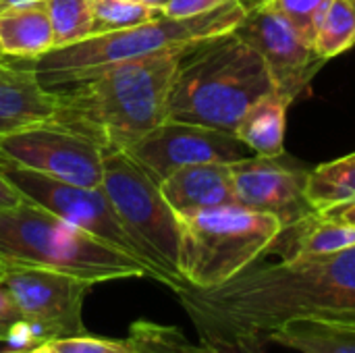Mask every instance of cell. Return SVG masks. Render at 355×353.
<instances>
[{
  "label": "cell",
  "instance_id": "6da1fadb",
  "mask_svg": "<svg viewBox=\"0 0 355 353\" xmlns=\"http://www.w3.org/2000/svg\"><path fill=\"white\" fill-rule=\"evenodd\" d=\"M200 341L266 337L300 318H355V246L337 254L248 266L231 281L175 291Z\"/></svg>",
  "mask_w": 355,
  "mask_h": 353
},
{
  "label": "cell",
  "instance_id": "7a4b0ae2",
  "mask_svg": "<svg viewBox=\"0 0 355 353\" xmlns=\"http://www.w3.org/2000/svg\"><path fill=\"white\" fill-rule=\"evenodd\" d=\"M183 54L168 50L121 62L52 92L50 123L87 137L104 154L127 152L168 119V96Z\"/></svg>",
  "mask_w": 355,
  "mask_h": 353
},
{
  "label": "cell",
  "instance_id": "3957f363",
  "mask_svg": "<svg viewBox=\"0 0 355 353\" xmlns=\"http://www.w3.org/2000/svg\"><path fill=\"white\" fill-rule=\"evenodd\" d=\"M272 89L262 56L231 31L185 50L168 96V121L235 133L248 108Z\"/></svg>",
  "mask_w": 355,
  "mask_h": 353
},
{
  "label": "cell",
  "instance_id": "277c9868",
  "mask_svg": "<svg viewBox=\"0 0 355 353\" xmlns=\"http://www.w3.org/2000/svg\"><path fill=\"white\" fill-rule=\"evenodd\" d=\"M245 0H231L210 12L196 17H160L131 29L92 35L83 42L54 48L44 56L25 62L35 71L44 89L58 92L87 79L102 69L158 52L187 50L202 42L231 33L245 17Z\"/></svg>",
  "mask_w": 355,
  "mask_h": 353
},
{
  "label": "cell",
  "instance_id": "5b68a950",
  "mask_svg": "<svg viewBox=\"0 0 355 353\" xmlns=\"http://www.w3.org/2000/svg\"><path fill=\"white\" fill-rule=\"evenodd\" d=\"M0 262L6 268L60 270L94 285L150 277V270L137 258L96 239L25 198L17 206L0 208Z\"/></svg>",
  "mask_w": 355,
  "mask_h": 353
},
{
  "label": "cell",
  "instance_id": "8992f818",
  "mask_svg": "<svg viewBox=\"0 0 355 353\" xmlns=\"http://www.w3.org/2000/svg\"><path fill=\"white\" fill-rule=\"evenodd\" d=\"M179 273L198 289L218 287L262 260L283 231L279 218L239 204L177 214Z\"/></svg>",
  "mask_w": 355,
  "mask_h": 353
},
{
  "label": "cell",
  "instance_id": "52a82bcc",
  "mask_svg": "<svg viewBox=\"0 0 355 353\" xmlns=\"http://www.w3.org/2000/svg\"><path fill=\"white\" fill-rule=\"evenodd\" d=\"M100 189L150 277L173 291L187 285L179 273V218L164 200L160 183L127 152H108Z\"/></svg>",
  "mask_w": 355,
  "mask_h": 353
},
{
  "label": "cell",
  "instance_id": "ba28073f",
  "mask_svg": "<svg viewBox=\"0 0 355 353\" xmlns=\"http://www.w3.org/2000/svg\"><path fill=\"white\" fill-rule=\"evenodd\" d=\"M2 283L35 343L85 335L81 312L94 283L33 266H8Z\"/></svg>",
  "mask_w": 355,
  "mask_h": 353
},
{
  "label": "cell",
  "instance_id": "9c48e42d",
  "mask_svg": "<svg viewBox=\"0 0 355 353\" xmlns=\"http://www.w3.org/2000/svg\"><path fill=\"white\" fill-rule=\"evenodd\" d=\"M0 173L29 202L42 206L69 225L139 260L137 250L125 233L116 212L100 187L73 185L31 169H23L0 154ZM141 262V260H139ZM148 268V266H146Z\"/></svg>",
  "mask_w": 355,
  "mask_h": 353
},
{
  "label": "cell",
  "instance_id": "30bf717a",
  "mask_svg": "<svg viewBox=\"0 0 355 353\" xmlns=\"http://www.w3.org/2000/svg\"><path fill=\"white\" fill-rule=\"evenodd\" d=\"M0 154L23 169L73 185L102 183L104 152L87 137L50 121L0 133Z\"/></svg>",
  "mask_w": 355,
  "mask_h": 353
},
{
  "label": "cell",
  "instance_id": "8fae6325",
  "mask_svg": "<svg viewBox=\"0 0 355 353\" xmlns=\"http://www.w3.org/2000/svg\"><path fill=\"white\" fill-rule=\"evenodd\" d=\"M233 33L262 56L275 81V89L291 100L306 89L327 62L316 54L308 37H304L285 17L262 6L258 0L248 4L245 17Z\"/></svg>",
  "mask_w": 355,
  "mask_h": 353
},
{
  "label": "cell",
  "instance_id": "7c38bea8",
  "mask_svg": "<svg viewBox=\"0 0 355 353\" xmlns=\"http://www.w3.org/2000/svg\"><path fill=\"white\" fill-rule=\"evenodd\" d=\"M250 152L235 133L168 119L127 150L158 183L179 169L208 162L233 164L252 156Z\"/></svg>",
  "mask_w": 355,
  "mask_h": 353
},
{
  "label": "cell",
  "instance_id": "4fadbf2b",
  "mask_svg": "<svg viewBox=\"0 0 355 353\" xmlns=\"http://www.w3.org/2000/svg\"><path fill=\"white\" fill-rule=\"evenodd\" d=\"M231 173L237 204L279 218L283 229L293 227L316 212L306 196L310 171L287 154H252L233 162Z\"/></svg>",
  "mask_w": 355,
  "mask_h": 353
},
{
  "label": "cell",
  "instance_id": "5bb4252c",
  "mask_svg": "<svg viewBox=\"0 0 355 353\" xmlns=\"http://www.w3.org/2000/svg\"><path fill=\"white\" fill-rule=\"evenodd\" d=\"M160 191L177 214L237 204L231 164L225 162L179 169L160 181Z\"/></svg>",
  "mask_w": 355,
  "mask_h": 353
},
{
  "label": "cell",
  "instance_id": "9a60e30c",
  "mask_svg": "<svg viewBox=\"0 0 355 353\" xmlns=\"http://www.w3.org/2000/svg\"><path fill=\"white\" fill-rule=\"evenodd\" d=\"M54 94L25 60H0V133L50 121Z\"/></svg>",
  "mask_w": 355,
  "mask_h": 353
},
{
  "label": "cell",
  "instance_id": "2e32d148",
  "mask_svg": "<svg viewBox=\"0 0 355 353\" xmlns=\"http://www.w3.org/2000/svg\"><path fill=\"white\" fill-rule=\"evenodd\" d=\"M355 246V227L322 212H314L302 223L281 231L268 254L277 252L283 260L337 254Z\"/></svg>",
  "mask_w": 355,
  "mask_h": 353
},
{
  "label": "cell",
  "instance_id": "e0dca14e",
  "mask_svg": "<svg viewBox=\"0 0 355 353\" xmlns=\"http://www.w3.org/2000/svg\"><path fill=\"white\" fill-rule=\"evenodd\" d=\"M127 341L135 353H266L268 347V339L260 335L200 341V345H191L179 329L150 320L133 322Z\"/></svg>",
  "mask_w": 355,
  "mask_h": 353
},
{
  "label": "cell",
  "instance_id": "ac0fdd59",
  "mask_svg": "<svg viewBox=\"0 0 355 353\" xmlns=\"http://www.w3.org/2000/svg\"><path fill=\"white\" fill-rule=\"evenodd\" d=\"M54 48L46 2L0 10V52L4 58L35 60Z\"/></svg>",
  "mask_w": 355,
  "mask_h": 353
},
{
  "label": "cell",
  "instance_id": "d6986e66",
  "mask_svg": "<svg viewBox=\"0 0 355 353\" xmlns=\"http://www.w3.org/2000/svg\"><path fill=\"white\" fill-rule=\"evenodd\" d=\"M268 343L300 353H355V318H300L268 335Z\"/></svg>",
  "mask_w": 355,
  "mask_h": 353
},
{
  "label": "cell",
  "instance_id": "ffe728a7",
  "mask_svg": "<svg viewBox=\"0 0 355 353\" xmlns=\"http://www.w3.org/2000/svg\"><path fill=\"white\" fill-rule=\"evenodd\" d=\"M291 104L293 100L279 89L264 94L241 117L235 135L258 156L285 154V127Z\"/></svg>",
  "mask_w": 355,
  "mask_h": 353
},
{
  "label": "cell",
  "instance_id": "44dd1931",
  "mask_svg": "<svg viewBox=\"0 0 355 353\" xmlns=\"http://www.w3.org/2000/svg\"><path fill=\"white\" fill-rule=\"evenodd\" d=\"M306 196L316 212L355 202V152L314 166L308 175Z\"/></svg>",
  "mask_w": 355,
  "mask_h": 353
},
{
  "label": "cell",
  "instance_id": "7402d4cb",
  "mask_svg": "<svg viewBox=\"0 0 355 353\" xmlns=\"http://www.w3.org/2000/svg\"><path fill=\"white\" fill-rule=\"evenodd\" d=\"M312 46L322 60L341 56L355 46V0H331L318 21Z\"/></svg>",
  "mask_w": 355,
  "mask_h": 353
},
{
  "label": "cell",
  "instance_id": "603a6c76",
  "mask_svg": "<svg viewBox=\"0 0 355 353\" xmlns=\"http://www.w3.org/2000/svg\"><path fill=\"white\" fill-rule=\"evenodd\" d=\"M92 35H102L156 21L164 17V10L137 0H92Z\"/></svg>",
  "mask_w": 355,
  "mask_h": 353
},
{
  "label": "cell",
  "instance_id": "cb8c5ba5",
  "mask_svg": "<svg viewBox=\"0 0 355 353\" xmlns=\"http://www.w3.org/2000/svg\"><path fill=\"white\" fill-rule=\"evenodd\" d=\"M46 6L54 31V48L71 46L92 37V0H48Z\"/></svg>",
  "mask_w": 355,
  "mask_h": 353
},
{
  "label": "cell",
  "instance_id": "d4e9b609",
  "mask_svg": "<svg viewBox=\"0 0 355 353\" xmlns=\"http://www.w3.org/2000/svg\"><path fill=\"white\" fill-rule=\"evenodd\" d=\"M262 6L285 17L304 37L314 40L320 17L331 0H258Z\"/></svg>",
  "mask_w": 355,
  "mask_h": 353
},
{
  "label": "cell",
  "instance_id": "484cf974",
  "mask_svg": "<svg viewBox=\"0 0 355 353\" xmlns=\"http://www.w3.org/2000/svg\"><path fill=\"white\" fill-rule=\"evenodd\" d=\"M54 353H135L127 339H108L94 335H73L48 341Z\"/></svg>",
  "mask_w": 355,
  "mask_h": 353
},
{
  "label": "cell",
  "instance_id": "4316f807",
  "mask_svg": "<svg viewBox=\"0 0 355 353\" xmlns=\"http://www.w3.org/2000/svg\"><path fill=\"white\" fill-rule=\"evenodd\" d=\"M231 0H168L164 6V17L171 19H185V17H196L210 12Z\"/></svg>",
  "mask_w": 355,
  "mask_h": 353
},
{
  "label": "cell",
  "instance_id": "83f0119b",
  "mask_svg": "<svg viewBox=\"0 0 355 353\" xmlns=\"http://www.w3.org/2000/svg\"><path fill=\"white\" fill-rule=\"evenodd\" d=\"M19 322H21V314H19L8 289L0 281V331H12V327Z\"/></svg>",
  "mask_w": 355,
  "mask_h": 353
},
{
  "label": "cell",
  "instance_id": "f1b7e54d",
  "mask_svg": "<svg viewBox=\"0 0 355 353\" xmlns=\"http://www.w3.org/2000/svg\"><path fill=\"white\" fill-rule=\"evenodd\" d=\"M23 200V196L6 181V177L0 173V208H10L17 206Z\"/></svg>",
  "mask_w": 355,
  "mask_h": 353
},
{
  "label": "cell",
  "instance_id": "f546056e",
  "mask_svg": "<svg viewBox=\"0 0 355 353\" xmlns=\"http://www.w3.org/2000/svg\"><path fill=\"white\" fill-rule=\"evenodd\" d=\"M322 214H329V216H333V218H339V221H343V223L355 227V202L343 204V206H337V208L327 210V212H322Z\"/></svg>",
  "mask_w": 355,
  "mask_h": 353
},
{
  "label": "cell",
  "instance_id": "4dcf8cb0",
  "mask_svg": "<svg viewBox=\"0 0 355 353\" xmlns=\"http://www.w3.org/2000/svg\"><path fill=\"white\" fill-rule=\"evenodd\" d=\"M48 0H0V10L8 8H21V6H33V4H44Z\"/></svg>",
  "mask_w": 355,
  "mask_h": 353
},
{
  "label": "cell",
  "instance_id": "1f68e13d",
  "mask_svg": "<svg viewBox=\"0 0 355 353\" xmlns=\"http://www.w3.org/2000/svg\"><path fill=\"white\" fill-rule=\"evenodd\" d=\"M12 353H54V350L50 347V343H37V345H31V347H25V350H15Z\"/></svg>",
  "mask_w": 355,
  "mask_h": 353
},
{
  "label": "cell",
  "instance_id": "d6a6232c",
  "mask_svg": "<svg viewBox=\"0 0 355 353\" xmlns=\"http://www.w3.org/2000/svg\"><path fill=\"white\" fill-rule=\"evenodd\" d=\"M2 352H12V345H10V331H0V353Z\"/></svg>",
  "mask_w": 355,
  "mask_h": 353
},
{
  "label": "cell",
  "instance_id": "836d02e7",
  "mask_svg": "<svg viewBox=\"0 0 355 353\" xmlns=\"http://www.w3.org/2000/svg\"><path fill=\"white\" fill-rule=\"evenodd\" d=\"M137 2H144L148 6H154V8H162L164 10V6H166L168 0H137Z\"/></svg>",
  "mask_w": 355,
  "mask_h": 353
},
{
  "label": "cell",
  "instance_id": "e575fe53",
  "mask_svg": "<svg viewBox=\"0 0 355 353\" xmlns=\"http://www.w3.org/2000/svg\"><path fill=\"white\" fill-rule=\"evenodd\" d=\"M4 275H6V266H4V264L0 262V281L4 279Z\"/></svg>",
  "mask_w": 355,
  "mask_h": 353
},
{
  "label": "cell",
  "instance_id": "d590c367",
  "mask_svg": "<svg viewBox=\"0 0 355 353\" xmlns=\"http://www.w3.org/2000/svg\"><path fill=\"white\" fill-rule=\"evenodd\" d=\"M0 60H6V58H4V56H2V52H0Z\"/></svg>",
  "mask_w": 355,
  "mask_h": 353
},
{
  "label": "cell",
  "instance_id": "8d00e7d4",
  "mask_svg": "<svg viewBox=\"0 0 355 353\" xmlns=\"http://www.w3.org/2000/svg\"><path fill=\"white\" fill-rule=\"evenodd\" d=\"M12 352H15V350H12ZM12 352H2V353H12Z\"/></svg>",
  "mask_w": 355,
  "mask_h": 353
}]
</instances>
